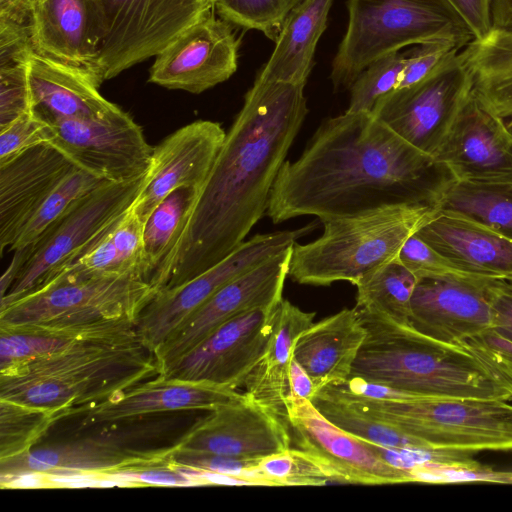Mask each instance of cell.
<instances>
[{"label": "cell", "mask_w": 512, "mask_h": 512, "mask_svg": "<svg viewBox=\"0 0 512 512\" xmlns=\"http://www.w3.org/2000/svg\"><path fill=\"white\" fill-rule=\"evenodd\" d=\"M98 1L105 22L96 67L102 82L157 56L214 7L207 0Z\"/></svg>", "instance_id": "cell-10"}, {"label": "cell", "mask_w": 512, "mask_h": 512, "mask_svg": "<svg viewBox=\"0 0 512 512\" xmlns=\"http://www.w3.org/2000/svg\"><path fill=\"white\" fill-rule=\"evenodd\" d=\"M303 0H219L222 19L245 29L261 31L275 41L289 12Z\"/></svg>", "instance_id": "cell-42"}, {"label": "cell", "mask_w": 512, "mask_h": 512, "mask_svg": "<svg viewBox=\"0 0 512 512\" xmlns=\"http://www.w3.org/2000/svg\"><path fill=\"white\" fill-rule=\"evenodd\" d=\"M157 292L132 275L54 277L0 306V328H59L113 320L135 324Z\"/></svg>", "instance_id": "cell-8"}, {"label": "cell", "mask_w": 512, "mask_h": 512, "mask_svg": "<svg viewBox=\"0 0 512 512\" xmlns=\"http://www.w3.org/2000/svg\"><path fill=\"white\" fill-rule=\"evenodd\" d=\"M436 208L478 222L512 241V180L453 179Z\"/></svg>", "instance_id": "cell-34"}, {"label": "cell", "mask_w": 512, "mask_h": 512, "mask_svg": "<svg viewBox=\"0 0 512 512\" xmlns=\"http://www.w3.org/2000/svg\"><path fill=\"white\" fill-rule=\"evenodd\" d=\"M118 481L120 485L142 486H195L207 485L206 481L185 469L172 466L169 461L127 468L102 478Z\"/></svg>", "instance_id": "cell-45"}, {"label": "cell", "mask_w": 512, "mask_h": 512, "mask_svg": "<svg viewBox=\"0 0 512 512\" xmlns=\"http://www.w3.org/2000/svg\"><path fill=\"white\" fill-rule=\"evenodd\" d=\"M397 260L415 274L418 279L445 275L474 276L466 273L445 258L416 233L404 242L398 252Z\"/></svg>", "instance_id": "cell-46"}, {"label": "cell", "mask_w": 512, "mask_h": 512, "mask_svg": "<svg viewBox=\"0 0 512 512\" xmlns=\"http://www.w3.org/2000/svg\"><path fill=\"white\" fill-rule=\"evenodd\" d=\"M200 192L198 189L186 187L174 190L160 202L144 223V256L148 282L175 247Z\"/></svg>", "instance_id": "cell-36"}, {"label": "cell", "mask_w": 512, "mask_h": 512, "mask_svg": "<svg viewBox=\"0 0 512 512\" xmlns=\"http://www.w3.org/2000/svg\"><path fill=\"white\" fill-rule=\"evenodd\" d=\"M33 51L30 25L0 19V67L26 62Z\"/></svg>", "instance_id": "cell-48"}, {"label": "cell", "mask_w": 512, "mask_h": 512, "mask_svg": "<svg viewBox=\"0 0 512 512\" xmlns=\"http://www.w3.org/2000/svg\"><path fill=\"white\" fill-rule=\"evenodd\" d=\"M488 291L491 328L512 341V281L492 279Z\"/></svg>", "instance_id": "cell-49"}, {"label": "cell", "mask_w": 512, "mask_h": 512, "mask_svg": "<svg viewBox=\"0 0 512 512\" xmlns=\"http://www.w3.org/2000/svg\"><path fill=\"white\" fill-rule=\"evenodd\" d=\"M289 394L312 402L317 394L315 385L306 370L292 359L288 374Z\"/></svg>", "instance_id": "cell-52"}, {"label": "cell", "mask_w": 512, "mask_h": 512, "mask_svg": "<svg viewBox=\"0 0 512 512\" xmlns=\"http://www.w3.org/2000/svg\"><path fill=\"white\" fill-rule=\"evenodd\" d=\"M167 458V449L136 450L112 434L92 433L48 444L21 455L0 459L1 488L28 476L102 479L118 471L158 463Z\"/></svg>", "instance_id": "cell-16"}, {"label": "cell", "mask_w": 512, "mask_h": 512, "mask_svg": "<svg viewBox=\"0 0 512 512\" xmlns=\"http://www.w3.org/2000/svg\"><path fill=\"white\" fill-rule=\"evenodd\" d=\"M435 159L455 180H512V132L472 90Z\"/></svg>", "instance_id": "cell-21"}, {"label": "cell", "mask_w": 512, "mask_h": 512, "mask_svg": "<svg viewBox=\"0 0 512 512\" xmlns=\"http://www.w3.org/2000/svg\"><path fill=\"white\" fill-rule=\"evenodd\" d=\"M312 229L313 226L308 225L297 230L257 234L191 280L159 290L135 322L139 339L154 353L187 317L221 287L291 248L298 238Z\"/></svg>", "instance_id": "cell-11"}, {"label": "cell", "mask_w": 512, "mask_h": 512, "mask_svg": "<svg viewBox=\"0 0 512 512\" xmlns=\"http://www.w3.org/2000/svg\"><path fill=\"white\" fill-rule=\"evenodd\" d=\"M472 90L502 119H512V28L493 27L460 52Z\"/></svg>", "instance_id": "cell-32"}, {"label": "cell", "mask_w": 512, "mask_h": 512, "mask_svg": "<svg viewBox=\"0 0 512 512\" xmlns=\"http://www.w3.org/2000/svg\"><path fill=\"white\" fill-rule=\"evenodd\" d=\"M106 183L108 181L76 167L43 201L9 251L33 244L74 203Z\"/></svg>", "instance_id": "cell-40"}, {"label": "cell", "mask_w": 512, "mask_h": 512, "mask_svg": "<svg viewBox=\"0 0 512 512\" xmlns=\"http://www.w3.org/2000/svg\"><path fill=\"white\" fill-rule=\"evenodd\" d=\"M312 403L329 421L364 441L392 450L429 449L420 440L354 407L327 387L318 391Z\"/></svg>", "instance_id": "cell-37"}, {"label": "cell", "mask_w": 512, "mask_h": 512, "mask_svg": "<svg viewBox=\"0 0 512 512\" xmlns=\"http://www.w3.org/2000/svg\"><path fill=\"white\" fill-rule=\"evenodd\" d=\"M365 337L355 308L343 309L303 331L295 341L293 359L309 374L318 393L350 378Z\"/></svg>", "instance_id": "cell-28"}, {"label": "cell", "mask_w": 512, "mask_h": 512, "mask_svg": "<svg viewBox=\"0 0 512 512\" xmlns=\"http://www.w3.org/2000/svg\"><path fill=\"white\" fill-rule=\"evenodd\" d=\"M53 138L50 122L32 110L0 129V166Z\"/></svg>", "instance_id": "cell-43"}, {"label": "cell", "mask_w": 512, "mask_h": 512, "mask_svg": "<svg viewBox=\"0 0 512 512\" xmlns=\"http://www.w3.org/2000/svg\"><path fill=\"white\" fill-rule=\"evenodd\" d=\"M30 31L37 54L97 75L105 33L103 10L98 0H37Z\"/></svg>", "instance_id": "cell-23"}, {"label": "cell", "mask_w": 512, "mask_h": 512, "mask_svg": "<svg viewBox=\"0 0 512 512\" xmlns=\"http://www.w3.org/2000/svg\"><path fill=\"white\" fill-rule=\"evenodd\" d=\"M57 421L55 410L0 399V459L26 453Z\"/></svg>", "instance_id": "cell-39"}, {"label": "cell", "mask_w": 512, "mask_h": 512, "mask_svg": "<svg viewBox=\"0 0 512 512\" xmlns=\"http://www.w3.org/2000/svg\"><path fill=\"white\" fill-rule=\"evenodd\" d=\"M28 80L33 109L45 118L100 119L121 108L104 98L92 71L32 52Z\"/></svg>", "instance_id": "cell-26"}, {"label": "cell", "mask_w": 512, "mask_h": 512, "mask_svg": "<svg viewBox=\"0 0 512 512\" xmlns=\"http://www.w3.org/2000/svg\"><path fill=\"white\" fill-rule=\"evenodd\" d=\"M505 279H509V280H511V281H512V276H511V277H509V278H505Z\"/></svg>", "instance_id": "cell-57"}, {"label": "cell", "mask_w": 512, "mask_h": 512, "mask_svg": "<svg viewBox=\"0 0 512 512\" xmlns=\"http://www.w3.org/2000/svg\"><path fill=\"white\" fill-rule=\"evenodd\" d=\"M136 332L125 320L59 328H0V370L68 348L79 342Z\"/></svg>", "instance_id": "cell-33"}, {"label": "cell", "mask_w": 512, "mask_h": 512, "mask_svg": "<svg viewBox=\"0 0 512 512\" xmlns=\"http://www.w3.org/2000/svg\"><path fill=\"white\" fill-rule=\"evenodd\" d=\"M28 255L29 246L14 250L13 258L0 279L1 298L6 295V293L9 291V289L12 287V285L18 278L28 258Z\"/></svg>", "instance_id": "cell-54"}, {"label": "cell", "mask_w": 512, "mask_h": 512, "mask_svg": "<svg viewBox=\"0 0 512 512\" xmlns=\"http://www.w3.org/2000/svg\"><path fill=\"white\" fill-rule=\"evenodd\" d=\"M76 166L43 143L0 166V251L10 250L34 213Z\"/></svg>", "instance_id": "cell-25"}, {"label": "cell", "mask_w": 512, "mask_h": 512, "mask_svg": "<svg viewBox=\"0 0 512 512\" xmlns=\"http://www.w3.org/2000/svg\"><path fill=\"white\" fill-rule=\"evenodd\" d=\"M143 231L144 223L137 215L133 204L93 246L43 282L54 277L86 278L117 275H132L148 281Z\"/></svg>", "instance_id": "cell-31"}, {"label": "cell", "mask_w": 512, "mask_h": 512, "mask_svg": "<svg viewBox=\"0 0 512 512\" xmlns=\"http://www.w3.org/2000/svg\"><path fill=\"white\" fill-rule=\"evenodd\" d=\"M506 124H507V127L509 128V130L512 132V119H511V120H508V121L506 122Z\"/></svg>", "instance_id": "cell-55"}, {"label": "cell", "mask_w": 512, "mask_h": 512, "mask_svg": "<svg viewBox=\"0 0 512 512\" xmlns=\"http://www.w3.org/2000/svg\"><path fill=\"white\" fill-rule=\"evenodd\" d=\"M228 23L205 13L155 56L149 82L200 94L229 79L237 70L238 40Z\"/></svg>", "instance_id": "cell-19"}, {"label": "cell", "mask_w": 512, "mask_h": 512, "mask_svg": "<svg viewBox=\"0 0 512 512\" xmlns=\"http://www.w3.org/2000/svg\"><path fill=\"white\" fill-rule=\"evenodd\" d=\"M286 421L292 441L337 472L345 483L384 485L414 482L409 470L385 460L376 446L329 421L314 404L288 394Z\"/></svg>", "instance_id": "cell-17"}, {"label": "cell", "mask_w": 512, "mask_h": 512, "mask_svg": "<svg viewBox=\"0 0 512 512\" xmlns=\"http://www.w3.org/2000/svg\"><path fill=\"white\" fill-rule=\"evenodd\" d=\"M208 2H210L212 5L215 6V4L219 1V0H207Z\"/></svg>", "instance_id": "cell-56"}, {"label": "cell", "mask_w": 512, "mask_h": 512, "mask_svg": "<svg viewBox=\"0 0 512 512\" xmlns=\"http://www.w3.org/2000/svg\"><path fill=\"white\" fill-rule=\"evenodd\" d=\"M315 313L305 312L286 299L278 305L273 330L264 352L245 382L246 394L286 420L288 374L296 339L314 322Z\"/></svg>", "instance_id": "cell-29"}, {"label": "cell", "mask_w": 512, "mask_h": 512, "mask_svg": "<svg viewBox=\"0 0 512 512\" xmlns=\"http://www.w3.org/2000/svg\"><path fill=\"white\" fill-rule=\"evenodd\" d=\"M37 0H0V19L30 25Z\"/></svg>", "instance_id": "cell-53"}, {"label": "cell", "mask_w": 512, "mask_h": 512, "mask_svg": "<svg viewBox=\"0 0 512 512\" xmlns=\"http://www.w3.org/2000/svg\"><path fill=\"white\" fill-rule=\"evenodd\" d=\"M471 91L472 80L458 52L423 81L382 97L372 114L435 158Z\"/></svg>", "instance_id": "cell-12"}, {"label": "cell", "mask_w": 512, "mask_h": 512, "mask_svg": "<svg viewBox=\"0 0 512 512\" xmlns=\"http://www.w3.org/2000/svg\"><path fill=\"white\" fill-rule=\"evenodd\" d=\"M357 313L366 337L350 378L416 397L512 401V370L476 341L447 344L410 325L380 315Z\"/></svg>", "instance_id": "cell-3"}, {"label": "cell", "mask_w": 512, "mask_h": 512, "mask_svg": "<svg viewBox=\"0 0 512 512\" xmlns=\"http://www.w3.org/2000/svg\"><path fill=\"white\" fill-rule=\"evenodd\" d=\"M242 395L232 389L158 375L106 401L73 410L66 418L82 416L83 427L111 425L155 414L211 411Z\"/></svg>", "instance_id": "cell-24"}, {"label": "cell", "mask_w": 512, "mask_h": 512, "mask_svg": "<svg viewBox=\"0 0 512 512\" xmlns=\"http://www.w3.org/2000/svg\"><path fill=\"white\" fill-rule=\"evenodd\" d=\"M354 407L431 450L512 451V403L502 399L412 397L377 400L326 386Z\"/></svg>", "instance_id": "cell-7"}, {"label": "cell", "mask_w": 512, "mask_h": 512, "mask_svg": "<svg viewBox=\"0 0 512 512\" xmlns=\"http://www.w3.org/2000/svg\"><path fill=\"white\" fill-rule=\"evenodd\" d=\"M158 375L136 332L99 337L0 370V399L55 410L61 420Z\"/></svg>", "instance_id": "cell-4"}, {"label": "cell", "mask_w": 512, "mask_h": 512, "mask_svg": "<svg viewBox=\"0 0 512 512\" xmlns=\"http://www.w3.org/2000/svg\"><path fill=\"white\" fill-rule=\"evenodd\" d=\"M305 85L255 79L179 240L150 280L157 290L181 285L223 260L266 215L308 114Z\"/></svg>", "instance_id": "cell-1"}, {"label": "cell", "mask_w": 512, "mask_h": 512, "mask_svg": "<svg viewBox=\"0 0 512 512\" xmlns=\"http://www.w3.org/2000/svg\"><path fill=\"white\" fill-rule=\"evenodd\" d=\"M292 247L234 278L187 317L154 352L159 375L230 319L278 304L283 299Z\"/></svg>", "instance_id": "cell-15"}, {"label": "cell", "mask_w": 512, "mask_h": 512, "mask_svg": "<svg viewBox=\"0 0 512 512\" xmlns=\"http://www.w3.org/2000/svg\"><path fill=\"white\" fill-rule=\"evenodd\" d=\"M454 178L372 112L324 120L300 157L285 161L266 215L278 224L313 215L325 220L399 205L436 207Z\"/></svg>", "instance_id": "cell-2"}, {"label": "cell", "mask_w": 512, "mask_h": 512, "mask_svg": "<svg viewBox=\"0 0 512 512\" xmlns=\"http://www.w3.org/2000/svg\"><path fill=\"white\" fill-rule=\"evenodd\" d=\"M279 303L225 322L159 376L232 390L244 386L264 352Z\"/></svg>", "instance_id": "cell-14"}, {"label": "cell", "mask_w": 512, "mask_h": 512, "mask_svg": "<svg viewBox=\"0 0 512 512\" xmlns=\"http://www.w3.org/2000/svg\"><path fill=\"white\" fill-rule=\"evenodd\" d=\"M333 0H303L285 18L274 50L256 78L307 83Z\"/></svg>", "instance_id": "cell-30"}, {"label": "cell", "mask_w": 512, "mask_h": 512, "mask_svg": "<svg viewBox=\"0 0 512 512\" xmlns=\"http://www.w3.org/2000/svg\"><path fill=\"white\" fill-rule=\"evenodd\" d=\"M478 342L512 370V341L492 328L469 338Z\"/></svg>", "instance_id": "cell-51"}, {"label": "cell", "mask_w": 512, "mask_h": 512, "mask_svg": "<svg viewBox=\"0 0 512 512\" xmlns=\"http://www.w3.org/2000/svg\"><path fill=\"white\" fill-rule=\"evenodd\" d=\"M471 29L474 39L485 36L493 28V0H448Z\"/></svg>", "instance_id": "cell-50"}, {"label": "cell", "mask_w": 512, "mask_h": 512, "mask_svg": "<svg viewBox=\"0 0 512 512\" xmlns=\"http://www.w3.org/2000/svg\"><path fill=\"white\" fill-rule=\"evenodd\" d=\"M405 64V52H391L367 66L350 87L346 112H372L376 103L396 89Z\"/></svg>", "instance_id": "cell-41"}, {"label": "cell", "mask_w": 512, "mask_h": 512, "mask_svg": "<svg viewBox=\"0 0 512 512\" xmlns=\"http://www.w3.org/2000/svg\"><path fill=\"white\" fill-rule=\"evenodd\" d=\"M416 235L470 275L512 276V241L464 216L437 209Z\"/></svg>", "instance_id": "cell-27"}, {"label": "cell", "mask_w": 512, "mask_h": 512, "mask_svg": "<svg viewBox=\"0 0 512 512\" xmlns=\"http://www.w3.org/2000/svg\"><path fill=\"white\" fill-rule=\"evenodd\" d=\"M437 211L430 205H399L323 221L324 232L292 247L288 276L305 285H353L397 258L404 242Z\"/></svg>", "instance_id": "cell-5"}, {"label": "cell", "mask_w": 512, "mask_h": 512, "mask_svg": "<svg viewBox=\"0 0 512 512\" xmlns=\"http://www.w3.org/2000/svg\"><path fill=\"white\" fill-rule=\"evenodd\" d=\"M147 176L148 173L128 182H108L74 203L29 245L28 258L12 287L1 298L0 306L35 289L93 246L134 204Z\"/></svg>", "instance_id": "cell-9"}, {"label": "cell", "mask_w": 512, "mask_h": 512, "mask_svg": "<svg viewBox=\"0 0 512 512\" xmlns=\"http://www.w3.org/2000/svg\"><path fill=\"white\" fill-rule=\"evenodd\" d=\"M46 119L53 128L49 143L79 169L112 183L138 179L150 170L154 147L122 109L100 119Z\"/></svg>", "instance_id": "cell-13"}, {"label": "cell", "mask_w": 512, "mask_h": 512, "mask_svg": "<svg viewBox=\"0 0 512 512\" xmlns=\"http://www.w3.org/2000/svg\"><path fill=\"white\" fill-rule=\"evenodd\" d=\"M27 62L0 67V129L34 110Z\"/></svg>", "instance_id": "cell-44"}, {"label": "cell", "mask_w": 512, "mask_h": 512, "mask_svg": "<svg viewBox=\"0 0 512 512\" xmlns=\"http://www.w3.org/2000/svg\"><path fill=\"white\" fill-rule=\"evenodd\" d=\"M418 278L397 258L361 278L355 309L410 325L411 298Z\"/></svg>", "instance_id": "cell-35"}, {"label": "cell", "mask_w": 512, "mask_h": 512, "mask_svg": "<svg viewBox=\"0 0 512 512\" xmlns=\"http://www.w3.org/2000/svg\"><path fill=\"white\" fill-rule=\"evenodd\" d=\"M459 48L446 41H433L416 45L405 52V64L395 90L413 86L435 72Z\"/></svg>", "instance_id": "cell-47"}, {"label": "cell", "mask_w": 512, "mask_h": 512, "mask_svg": "<svg viewBox=\"0 0 512 512\" xmlns=\"http://www.w3.org/2000/svg\"><path fill=\"white\" fill-rule=\"evenodd\" d=\"M495 278L445 275L418 279L410 326L434 340L457 345L491 328L489 284Z\"/></svg>", "instance_id": "cell-20"}, {"label": "cell", "mask_w": 512, "mask_h": 512, "mask_svg": "<svg viewBox=\"0 0 512 512\" xmlns=\"http://www.w3.org/2000/svg\"><path fill=\"white\" fill-rule=\"evenodd\" d=\"M257 485L318 486L345 483L342 477L311 454L289 448L259 460L254 467Z\"/></svg>", "instance_id": "cell-38"}, {"label": "cell", "mask_w": 512, "mask_h": 512, "mask_svg": "<svg viewBox=\"0 0 512 512\" xmlns=\"http://www.w3.org/2000/svg\"><path fill=\"white\" fill-rule=\"evenodd\" d=\"M348 14L332 61L335 90L350 89L373 61L406 46L446 41L461 49L474 39L448 0H348Z\"/></svg>", "instance_id": "cell-6"}, {"label": "cell", "mask_w": 512, "mask_h": 512, "mask_svg": "<svg viewBox=\"0 0 512 512\" xmlns=\"http://www.w3.org/2000/svg\"><path fill=\"white\" fill-rule=\"evenodd\" d=\"M287 421L246 393L195 423L173 447L225 457L260 460L291 448Z\"/></svg>", "instance_id": "cell-18"}, {"label": "cell", "mask_w": 512, "mask_h": 512, "mask_svg": "<svg viewBox=\"0 0 512 512\" xmlns=\"http://www.w3.org/2000/svg\"><path fill=\"white\" fill-rule=\"evenodd\" d=\"M225 136L220 123L197 120L154 146L147 181L134 202L143 223L174 190L183 187L202 190Z\"/></svg>", "instance_id": "cell-22"}]
</instances>
